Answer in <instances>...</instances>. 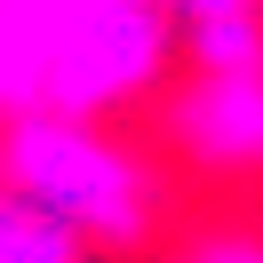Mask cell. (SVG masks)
<instances>
[{"label":"cell","mask_w":263,"mask_h":263,"mask_svg":"<svg viewBox=\"0 0 263 263\" xmlns=\"http://www.w3.org/2000/svg\"><path fill=\"white\" fill-rule=\"evenodd\" d=\"M183 56V24L160 0H0V120L88 112L120 120Z\"/></svg>","instance_id":"1"},{"label":"cell","mask_w":263,"mask_h":263,"mask_svg":"<svg viewBox=\"0 0 263 263\" xmlns=\"http://www.w3.org/2000/svg\"><path fill=\"white\" fill-rule=\"evenodd\" d=\"M167 136L208 176L263 167V64H239V72H199L192 64V80L167 96Z\"/></svg>","instance_id":"3"},{"label":"cell","mask_w":263,"mask_h":263,"mask_svg":"<svg viewBox=\"0 0 263 263\" xmlns=\"http://www.w3.org/2000/svg\"><path fill=\"white\" fill-rule=\"evenodd\" d=\"M176 24H215V16H263V0H160Z\"/></svg>","instance_id":"6"},{"label":"cell","mask_w":263,"mask_h":263,"mask_svg":"<svg viewBox=\"0 0 263 263\" xmlns=\"http://www.w3.org/2000/svg\"><path fill=\"white\" fill-rule=\"evenodd\" d=\"M0 183L16 199H32L40 215L72 223L80 239H96L104 255H136L152 247L167 208V183L112 120L88 112H16L0 120Z\"/></svg>","instance_id":"2"},{"label":"cell","mask_w":263,"mask_h":263,"mask_svg":"<svg viewBox=\"0 0 263 263\" xmlns=\"http://www.w3.org/2000/svg\"><path fill=\"white\" fill-rule=\"evenodd\" d=\"M0 263H104V247L0 183Z\"/></svg>","instance_id":"4"},{"label":"cell","mask_w":263,"mask_h":263,"mask_svg":"<svg viewBox=\"0 0 263 263\" xmlns=\"http://www.w3.org/2000/svg\"><path fill=\"white\" fill-rule=\"evenodd\" d=\"M176 263H263V231L255 223H208L183 239Z\"/></svg>","instance_id":"5"}]
</instances>
